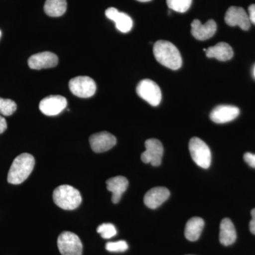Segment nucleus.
Listing matches in <instances>:
<instances>
[{
    "instance_id": "1",
    "label": "nucleus",
    "mask_w": 255,
    "mask_h": 255,
    "mask_svg": "<svg viewBox=\"0 0 255 255\" xmlns=\"http://www.w3.org/2000/svg\"><path fill=\"white\" fill-rule=\"evenodd\" d=\"M155 59L161 65L171 70H177L182 65V56L173 43L164 40L156 42L153 46Z\"/></svg>"
},
{
    "instance_id": "2",
    "label": "nucleus",
    "mask_w": 255,
    "mask_h": 255,
    "mask_svg": "<svg viewBox=\"0 0 255 255\" xmlns=\"http://www.w3.org/2000/svg\"><path fill=\"white\" fill-rule=\"evenodd\" d=\"M35 165V159L28 153H22L13 161L8 173L7 181L9 184H19L26 180Z\"/></svg>"
},
{
    "instance_id": "3",
    "label": "nucleus",
    "mask_w": 255,
    "mask_h": 255,
    "mask_svg": "<svg viewBox=\"0 0 255 255\" xmlns=\"http://www.w3.org/2000/svg\"><path fill=\"white\" fill-rule=\"evenodd\" d=\"M53 199L55 204L64 210L76 209L82 203L80 191L70 185L57 187L53 191Z\"/></svg>"
},
{
    "instance_id": "4",
    "label": "nucleus",
    "mask_w": 255,
    "mask_h": 255,
    "mask_svg": "<svg viewBox=\"0 0 255 255\" xmlns=\"http://www.w3.org/2000/svg\"><path fill=\"white\" fill-rule=\"evenodd\" d=\"M189 148L194 162L201 168H209L211 165V153L206 142L199 137H192L189 141Z\"/></svg>"
},
{
    "instance_id": "5",
    "label": "nucleus",
    "mask_w": 255,
    "mask_h": 255,
    "mask_svg": "<svg viewBox=\"0 0 255 255\" xmlns=\"http://www.w3.org/2000/svg\"><path fill=\"white\" fill-rule=\"evenodd\" d=\"M58 248L62 255H82L83 246L76 234L65 231L58 238Z\"/></svg>"
},
{
    "instance_id": "6",
    "label": "nucleus",
    "mask_w": 255,
    "mask_h": 255,
    "mask_svg": "<svg viewBox=\"0 0 255 255\" xmlns=\"http://www.w3.org/2000/svg\"><path fill=\"white\" fill-rule=\"evenodd\" d=\"M136 92L140 98L153 107L158 106L162 100L160 88L150 79H145L139 82L136 87Z\"/></svg>"
},
{
    "instance_id": "7",
    "label": "nucleus",
    "mask_w": 255,
    "mask_h": 255,
    "mask_svg": "<svg viewBox=\"0 0 255 255\" xmlns=\"http://www.w3.org/2000/svg\"><path fill=\"white\" fill-rule=\"evenodd\" d=\"M69 88L74 95L80 98H89L95 95L97 85L90 77L79 76L70 80Z\"/></svg>"
},
{
    "instance_id": "8",
    "label": "nucleus",
    "mask_w": 255,
    "mask_h": 255,
    "mask_svg": "<svg viewBox=\"0 0 255 255\" xmlns=\"http://www.w3.org/2000/svg\"><path fill=\"white\" fill-rule=\"evenodd\" d=\"M145 146V151L141 155L142 162L150 163L155 167L160 165L164 153L163 146L161 142L157 139H149L146 140Z\"/></svg>"
},
{
    "instance_id": "9",
    "label": "nucleus",
    "mask_w": 255,
    "mask_h": 255,
    "mask_svg": "<svg viewBox=\"0 0 255 255\" xmlns=\"http://www.w3.org/2000/svg\"><path fill=\"white\" fill-rule=\"evenodd\" d=\"M68 101L60 95H50L45 97L39 104V110L44 115L53 117L58 115L67 107Z\"/></svg>"
},
{
    "instance_id": "10",
    "label": "nucleus",
    "mask_w": 255,
    "mask_h": 255,
    "mask_svg": "<svg viewBox=\"0 0 255 255\" xmlns=\"http://www.w3.org/2000/svg\"><path fill=\"white\" fill-rule=\"evenodd\" d=\"M225 21L230 26H238L241 29L248 31L251 26L249 16L246 10L239 6H231L225 16Z\"/></svg>"
},
{
    "instance_id": "11",
    "label": "nucleus",
    "mask_w": 255,
    "mask_h": 255,
    "mask_svg": "<svg viewBox=\"0 0 255 255\" xmlns=\"http://www.w3.org/2000/svg\"><path fill=\"white\" fill-rule=\"evenodd\" d=\"M90 144L94 152L100 153L112 149L117 144V138L107 131L97 132L90 137Z\"/></svg>"
},
{
    "instance_id": "12",
    "label": "nucleus",
    "mask_w": 255,
    "mask_h": 255,
    "mask_svg": "<svg viewBox=\"0 0 255 255\" xmlns=\"http://www.w3.org/2000/svg\"><path fill=\"white\" fill-rule=\"evenodd\" d=\"M58 63V56L48 51L31 55L28 60V66L33 70L54 68Z\"/></svg>"
},
{
    "instance_id": "13",
    "label": "nucleus",
    "mask_w": 255,
    "mask_h": 255,
    "mask_svg": "<svg viewBox=\"0 0 255 255\" xmlns=\"http://www.w3.org/2000/svg\"><path fill=\"white\" fill-rule=\"evenodd\" d=\"M240 114L238 107L231 105H220L215 107L210 114V118L216 124H226L232 122Z\"/></svg>"
},
{
    "instance_id": "14",
    "label": "nucleus",
    "mask_w": 255,
    "mask_h": 255,
    "mask_svg": "<svg viewBox=\"0 0 255 255\" xmlns=\"http://www.w3.org/2000/svg\"><path fill=\"white\" fill-rule=\"evenodd\" d=\"M191 34L199 41H205L214 36L217 30V24L213 19H210L202 24L199 19H195L191 22Z\"/></svg>"
},
{
    "instance_id": "15",
    "label": "nucleus",
    "mask_w": 255,
    "mask_h": 255,
    "mask_svg": "<svg viewBox=\"0 0 255 255\" xmlns=\"http://www.w3.org/2000/svg\"><path fill=\"white\" fill-rule=\"evenodd\" d=\"M170 192L167 188L157 187L152 188L144 196V203L149 209H155L168 199Z\"/></svg>"
},
{
    "instance_id": "16",
    "label": "nucleus",
    "mask_w": 255,
    "mask_h": 255,
    "mask_svg": "<svg viewBox=\"0 0 255 255\" xmlns=\"http://www.w3.org/2000/svg\"><path fill=\"white\" fill-rule=\"evenodd\" d=\"M106 16L114 21L116 27L122 33H128L132 29V20L126 13L121 12L114 7L108 8L105 11Z\"/></svg>"
},
{
    "instance_id": "17",
    "label": "nucleus",
    "mask_w": 255,
    "mask_h": 255,
    "mask_svg": "<svg viewBox=\"0 0 255 255\" xmlns=\"http://www.w3.org/2000/svg\"><path fill=\"white\" fill-rule=\"evenodd\" d=\"M128 187V181L123 176H117L107 181V188L112 193V201L114 204L119 202Z\"/></svg>"
},
{
    "instance_id": "18",
    "label": "nucleus",
    "mask_w": 255,
    "mask_h": 255,
    "mask_svg": "<svg viewBox=\"0 0 255 255\" xmlns=\"http://www.w3.org/2000/svg\"><path fill=\"white\" fill-rule=\"evenodd\" d=\"M204 50L206 52L208 58H216L220 61H227L231 60L233 56V48L229 44L224 42H221Z\"/></svg>"
},
{
    "instance_id": "19",
    "label": "nucleus",
    "mask_w": 255,
    "mask_h": 255,
    "mask_svg": "<svg viewBox=\"0 0 255 255\" xmlns=\"http://www.w3.org/2000/svg\"><path fill=\"white\" fill-rule=\"evenodd\" d=\"M237 239L236 228L231 219L222 220L220 226V243L225 246L233 245Z\"/></svg>"
},
{
    "instance_id": "20",
    "label": "nucleus",
    "mask_w": 255,
    "mask_h": 255,
    "mask_svg": "<svg viewBox=\"0 0 255 255\" xmlns=\"http://www.w3.org/2000/svg\"><path fill=\"white\" fill-rule=\"evenodd\" d=\"M204 227V221L199 217L189 219L186 224L185 237L188 241L194 242L199 240Z\"/></svg>"
},
{
    "instance_id": "21",
    "label": "nucleus",
    "mask_w": 255,
    "mask_h": 255,
    "mask_svg": "<svg viewBox=\"0 0 255 255\" xmlns=\"http://www.w3.org/2000/svg\"><path fill=\"white\" fill-rule=\"evenodd\" d=\"M67 9L66 0H46L44 11L52 17H58L65 14Z\"/></svg>"
},
{
    "instance_id": "22",
    "label": "nucleus",
    "mask_w": 255,
    "mask_h": 255,
    "mask_svg": "<svg viewBox=\"0 0 255 255\" xmlns=\"http://www.w3.org/2000/svg\"><path fill=\"white\" fill-rule=\"evenodd\" d=\"M192 0H167L169 9L179 13H184L190 8Z\"/></svg>"
},
{
    "instance_id": "23",
    "label": "nucleus",
    "mask_w": 255,
    "mask_h": 255,
    "mask_svg": "<svg viewBox=\"0 0 255 255\" xmlns=\"http://www.w3.org/2000/svg\"><path fill=\"white\" fill-rule=\"evenodd\" d=\"M16 104L8 99L0 98V114L6 117L12 115L16 112Z\"/></svg>"
},
{
    "instance_id": "24",
    "label": "nucleus",
    "mask_w": 255,
    "mask_h": 255,
    "mask_svg": "<svg viewBox=\"0 0 255 255\" xmlns=\"http://www.w3.org/2000/svg\"><path fill=\"white\" fill-rule=\"evenodd\" d=\"M97 231L104 239H110L114 237L117 233L115 226L112 223H103L99 226Z\"/></svg>"
},
{
    "instance_id": "25",
    "label": "nucleus",
    "mask_w": 255,
    "mask_h": 255,
    "mask_svg": "<svg viewBox=\"0 0 255 255\" xmlns=\"http://www.w3.org/2000/svg\"><path fill=\"white\" fill-rule=\"evenodd\" d=\"M106 249L112 253H123L128 249L127 243L124 241L110 242L106 244Z\"/></svg>"
},
{
    "instance_id": "26",
    "label": "nucleus",
    "mask_w": 255,
    "mask_h": 255,
    "mask_svg": "<svg viewBox=\"0 0 255 255\" xmlns=\"http://www.w3.org/2000/svg\"><path fill=\"white\" fill-rule=\"evenodd\" d=\"M245 161L253 168H255V154L246 152L244 155Z\"/></svg>"
},
{
    "instance_id": "27",
    "label": "nucleus",
    "mask_w": 255,
    "mask_h": 255,
    "mask_svg": "<svg viewBox=\"0 0 255 255\" xmlns=\"http://www.w3.org/2000/svg\"><path fill=\"white\" fill-rule=\"evenodd\" d=\"M248 16H249L250 21L253 24L255 25V4H251L248 8Z\"/></svg>"
},
{
    "instance_id": "28",
    "label": "nucleus",
    "mask_w": 255,
    "mask_h": 255,
    "mask_svg": "<svg viewBox=\"0 0 255 255\" xmlns=\"http://www.w3.org/2000/svg\"><path fill=\"white\" fill-rule=\"evenodd\" d=\"M252 220L250 222V231L255 235V209L252 210L251 211Z\"/></svg>"
},
{
    "instance_id": "29",
    "label": "nucleus",
    "mask_w": 255,
    "mask_h": 255,
    "mask_svg": "<svg viewBox=\"0 0 255 255\" xmlns=\"http://www.w3.org/2000/svg\"><path fill=\"white\" fill-rule=\"evenodd\" d=\"M6 128H7V124H6V120H5L4 117L0 116V134L5 131Z\"/></svg>"
},
{
    "instance_id": "30",
    "label": "nucleus",
    "mask_w": 255,
    "mask_h": 255,
    "mask_svg": "<svg viewBox=\"0 0 255 255\" xmlns=\"http://www.w3.org/2000/svg\"><path fill=\"white\" fill-rule=\"evenodd\" d=\"M137 1H140V2H147V1H150L151 0H137Z\"/></svg>"
},
{
    "instance_id": "31",
    "label": "nucleus",
    "mask_w": 255,
    "mask_h": 255,
    "mask_svg": "<svg viewBox=\"0 0 255 255\" xmlns=\"http://www.w3.org/2000/svg\"><path fill=\"white\" fill-rule=\"evenodd\" d=\"M1 30H0V38H1Z\"/></svg>"
},
{
    "instance_id": "32",
    "label": "nucleus",
    "mask_w": 255,
    "mask_h": 255,
    "mask_svg": "<svg viewBox=\"0 0 255 255\" xmlns=\"http://www.w3.org/2000/svg\"><path fill=\"white\" fill-rule=\"evenodd\" d=\"M254 75H255V69H254Z\"/></svg>"
}]
</instances>
